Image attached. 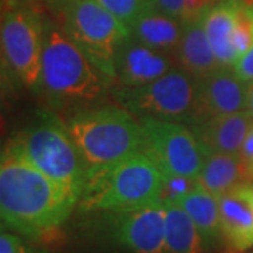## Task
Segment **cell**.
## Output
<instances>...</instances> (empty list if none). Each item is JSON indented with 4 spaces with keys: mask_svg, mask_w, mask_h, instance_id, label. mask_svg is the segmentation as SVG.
Returning <instances> with one entry per match:
<instances>
[{
    "mask_svg": "<svg viewBox=\"0 0 253 253\" xmlns=\"http://www.w3.org/2000/svg\"><path fill=\"white\" fill-rule=\"evenodd\" d=\"M79 200L7 145L0 161L1 222L27 236L51 232L68 219Z\"/></svg>",
    "mask_w": 253,
    "mask_h": 253,
    "instance_id": "6da1fadb",
    "label": "cell"
},
{
    "mask_svg": "<svg viewBox=\"0 0 253 253\" xmlns=\"http://www.w3.org/2000/svg\"><path fill=\"white\" fill-rule=\"evenodd\" d=\"M163 177L144 152L120 162L87 169L81 208L96 211H126L161 200Z\"/></svg>",
    "mask_w": 253,
    "mask_h": 253,
    "instance_id": "7a4b0ae2",
    "label": "cell"
},
{
    "mask_svg": "<svg viewBox=\"0 0 253 253\" xmlns=\"http://www.w3.org/2000/svg\"><path fill=\"white\" fill-rule=\"evenodd\" d=\"M109 84L106 76L66 34L61 23L45 18L41 86L56 103H89Z\"/></svg>",
    "mask_w": 253,
    "mask_h": 253,
    "instance_id": "3957f363",
    "label": "cell"
},
{
    "mask_svg": "<svg viewBox=\"0 0 253 253\" xmlns=\"http://www.w3.org/2000/svg\"><path fill=\"white\" fill-rule=\"evenodd\" d=\"M134 117L121 107H101L68 120L66 128L87 169L113 165L141 151L142 126Z\"/></svg>",
    "mask_w": 253,
    "mask_h": 253,
    "instance_id": "277c9868",
    "label": "cell"
},
{
    "mask_svg": "<svg viewBox=\"0 0 253 253\" xmlns=\"http://www.w3.org/2000/svg\"><path fill=\"white\" fill-rule=\"evenodd\" d=\"M10 145L49 179L81 200L87 168L66 124L49 113H41Z\"/></svg>",
    "mask_w": 253,
    "mask_h": 253,
    "instance_id": "5b68a950",
    "label": "cell"
},
{
    "mask_svg": "<svg viewBox=\"0 0 253 253\" xmlns=\"http://www.w3.org/2000/svg\"><path fill=\"white\" fill-rule=\"evenodd\" d=\"M61 26L109 82L116 79V55L128 28L96 0H61Z\"/></svg>",
    "mask_w": 253,
    "mask_h": 253,
    "instance_id": "8992f818",
    "label": "cell"
},
{
    "mask_svg": "<svg viewBox=\"0 0 253 253\" xmlns=\"http://www.w3.org/2000/svg\"><path fill=\"white\" fill-rule=\"evenodd\" d=\"M199 81L180 66L139 87H123L114 91L118 103L139 120L187 123L194 116Z\"/></svg>",
    "mask_w": 253,
    "mask_h": 253,
    "instance_id": "52a82bcc",
    "label": "cell"
},
{
    "mask_svg": "<svg viewBox=\"0 0 253 253\" xmlns=\"http://www.w3.org/2000/svg\"><path fill=\"white\" fill-rule=\"evenodd\" d=\"M139 123L141 152L151 158L163 177L180 176L196 180L204 161V149L190 126L155 118H144Z\"/></svg>",
    "mask_w": 253,
    "mask_h": 253,
    "instance_id": "ba28073f",
    "label": "cell"
},
{
    "mask_svg": "<svg viewBox=\"0 0 253 253\" xmlns=\"http://www.w3.org/2000/svg\"><path fill=\"white\" fill-rule=\"evenodd\" d=\"M45 18L36 10L16 7L1 18V51L13 73L30 89L41 86Z\"/></svg>",
    "mask_w": 253,
    "mask_h": 253,
    "instance_id": "9c48e42d",
    "label": "cell"
},
{
    "mask_svg": "<svg viewBox=\"0 0 253 253\" xmlns=\"http://www.w3.org/2000/svg\"><path fill=\"white\" fill-rule=\"evenodd\" d=\"M111 214L113 236L121 246L132 253H165L166 207L163 200Z\"/></svg>",
    "mask_w": 253,
    "mask_h": 253,
    "instance_id": "30bf717a",
    "label": "cell"
},
{
    "mask_svg": "<svg viewBox=\"0 0 253 253\" xmlns=\"http://www.w3.org/2000/svg\"><path fill=\"white\" fill-rule=\"evenodd\" d=\"M248 87L249 84L238 78L234 68H219L199 81L194 116L189 126L208 118L246 111Z\"/></svg>",
    "mask_w": 253,
    "mask_h": 253,
    "instance_id": "8fae6325",
    "label": "cell"
},
{
    "mask_svg": "<svg viewBox=\"0 0 253 253\" xmlns=\"http://www.w3.org/2000/svg\"><path fill=\"white\" fill-rule=\"evenodd\" d=\"M177 66L176 56L149 48L128 36L116 55V79L123 87H139Z\"/></svg>",
    "mask_w": 253,
    "mask_h": 253,
    "instance_id": "7c38bea8",
    "label": "cell"
},
{
    "mask_svg": "<svg viewBox=\"0 0 253 253\" xmlns=\"http://www.w3.org/2000/svg\"><path fill=\"white\" fill-rule=\"evenodd\" d=\"M253 126L248 111L208 118L190 126L206 152L241 154L245 139Z\"/></svg>",
    "mask_w": 253,
    "mask_h": 253,
    "instance_id": "4fadbf2b",
    "label": "cell"
},
{
    "mask_svg": "<svg viewBox=\"0 0 253 253\" xmlns=\"http://www.w3.org/2000/svg\"><path fill=\"white\" fill-rule=\"evenodd\" d=\"M241 0H221L214 3L203 16V26L208 42L221 68H234L238 55L234 44L238 11Z\"/></svg>",
    "mask_w": 253,
    "mask_h": 253,
    "instance_id": "5bb4252c",
    "label": "cell"
},
{
    "mask_svg": "<svg viewBox=\"0 0 253 253\" xmlns=\"http://www.w3.org/2000/svg\"><path fill=\"white\" fill-rule=\"evenodd\" d=\"M129 36L141 44L177 58L183 23L165 14L154 4L145 9L128 27Z\"/></svg>",
    "mask_w": 253,
    "mask_h": 253,
    "instance_id": "9a60e30c",
    "label": "cell"
},
{
    "mask_svg": "<svg viewBox=\"0 0 253 253\" xmlns=\"http://www.w3.org/2000/svg\"><path fill=\"white\" fill-rule=\"evenodd\" d=\"M248 181L252 180L241 154H219L204 151L203 166L196 179V184L199 187L215 197H221Z\"/></svg>",
    "mask_w": 253,
    "mask_h": 253,
    "instance_id": "2e32d148",
    "label": "cell"
},
{
    "mask_svg": "<svg viewBox=\"0 0 253 253\" xmlns=\"http://www.w3.org/2000/svg\"><path fill=\"white\" fill-rule=\"evenodd\" d=\"M177 62L181 69L197 81L206 79L221 68L208 42L203 18L183 23L181 40L177 48Z\"/></svg>",
    "mask_w": 253,
    "mask_h": 253,
    "instance_id": "e0dca14e",
    "label": "cell"
},
{
    "mask_svg": "<svg viewBox=\"0 0 253 253\" xmlns=\"http://www.w3.org/2000/svg\"><path fill=\"white\" fill-rule=\"evenodd\" d=\"M221 212V231L235 252L253 246V211L236 191L218 197Z\"/></svg>",
    "mask_w": 253,
    "mask_h": 253,
    "instance_id": "ac0fdd59",
    "label": "cell"
},
{
    "mask_svg": "<svg viewBox=\"0 0 253 253\" xmlns=\"http://www.w3.org/2000/svg\"><path fill=\"white\" fill-rule=\"evenodd\" d=\"M176 203L180 204L196 224L206 248L217 244L222 235L218 197L196 186Z\"/></svg>",
    "mask_w": 253,
    "mask_h": 253,
    "instance_id": "d6986e66",
    "label": "cell"
},
{
    "mask_svg": "<svg viewBox=\"0 0 253 253\" xmlns=\"http://www.w3.org/2000/svg\"><path fill=\"white\" fill-rule=\"evenodd\" d=\"M166 207L165 253H203L206 245L190 215L176 201L163 200Z\"/></svg>",
    "mask_w": 253,
    "mask_h": 253,
    "instance_id": "ffe728a7",
    "label": "cell"
},
{
    "mask_svg": "<svg viewBox=\"0 0 253 253\" xmlns=\"http://www.w3.org/2000/svg\"><path fill=\"white\" fill-rule=\"evenodd\" d=\"M214 3V0H152V4L156 9L179 20L180 23L203 18L204 13Z\"/></svg>",
    "mask_w": 253,
    "mask_h": 253,
    "instance_id": "44dd1931",
    "label": "cell"
},
{
    "mask_svg": "<svg viewBox=\"0 0 253 253\" xmlns=\"http://www.w3.org/2000/svg\"><path fill=\"white\" fill-rule=\"evenodd\" d=\"M106 10L117 17L126 28L135 18L152 4V0H96Z\"/></svg>",
    "mask_w": 253,
    "mask_h": 253,
    "instance_id": "7402d4cb",
    "label": "cell"
},
{
    "mask_svg": "<svg viewBox=\"0 0 253 253\" xmlns=\"http://www.w3.org/2000/svg\"><path fill=\"white\" fill-rule=\"evenodd\" d=\"M234 44L238 61L253 46V6L242 4L238 11Z\"/></svg>",
    "mask_w": 253,
    "mask_h": 253,
    "instance_id": "603a6c76",
    "label": "cell"
},
{
    "mask_svg": "<svg viewBox=\"0 0 253 253\" xmlns=\"http://www.w3.org/2000/svg\"><path fill=\"white\" fill-rule=\"evenodd\" d=\"M196 186H197L196 180H191V179H187V177L166 176V177H163L161 200L179 201L184 194H187L190 190H193Z\"/></svg>",
    "mask_w": 253,
    "mask_h": 253,
    "instance_id": "cb8c5ba5",
    "label": "cell"
},
{
    "mask_svg": "<svg viewBox=\"0 0 253 253\" xmlns=\"http://www.w3.org/2000/svg\"><path fill=\"white\" fill-rule=\"evenodd\" d=\"M0 253H46L44 251H38L31 246H28L21 238L9 234V232H1L0 235Z\"/></svg>",
    "mask_w": 253,
    "mask_h": 253,
    "instance_id": "d4e9b609",
    "label": "cell"
},
{
    "mask_svg": "<svg viewBox=\"0 0 253 253\" xmlns=\"http://www.w3.org/2000/svg\"><path fill=\"white\" fill-rule=\"evenodd\" d=\"M236 75L241 81L245 83H252L253 82V46L246 54L236 62L234 66Z\"/></svg>",
    "mask_w": 253,
    "mask_h": 253,
    "instance_id": "484cf974",
    "label": "cell"
},
{
    "mask_svg": "<svg viewBox=\"0 0 253 253\" xmlns=\"http://www.w3.org/2000/svg\"><path fill=\"white\" fill-rule=\"evenodd\" d=\"M241 156L244 159L246 170L249 173V177L253 181V126L248 136H246V139H245L242 151H241Z\"/></svg>",
    "mask_w": 253,
    "mask_h": 253,
    "instance_id": "4316f807",
    "label": "cell"
},
{
    "mask_svg": "<svg viewBox=\"0 0 253 253\" xmlns=\"http://www.w3.org/2000/svg\"><path fill=\"white\" fill-rule=\"evenodd\" d=\"M234 191H236V193L249 204V207L252 208L253 211V181L244 183L242 186H239V187L234 190Z\"/></svg>",
    "mask_w": 253,
    "mask_h": 253,
    "instance_id": "83f0119b",
    "label": "cell"
},
{
    "mask_svg": "<svg viewBox=\"0 0 253 253\" xmlns=\"http://www.w3.org/2000/svg\"><path fill=\"white\" fill-rule=\"evenodd\" d=\"M246 111L253 117V82L249 83L248 87V104H246Z\"/></svg>",
    "mask_w": 253,
    "mask_h": 253,
    "instance_id": "f1b7e54d",
    "label": "cell"
},
{
    "mask_svg": "<svg viewBox=\"0 0 253 253\" xmlns=\"http://www.w3.org/2000/svg\"><path fill=\"white\" fill-rule=\"evenodd\" d=\"M245 6H253V0H241Z\"/></svg>",
    "mask_w": 253,
    "mask_h": 253,
    "instance_id": "f546056e",
    "label": "cell"
},
{
    "mask_svg": "<svg viewBox=\"0 0 253 253\" xmlns=\"http://www.w3.org/2000/svg\"><path fill=\"white\" fill-rule=\"evenodd\" d=\"M241 253H253V246L252 248H249V249H246V251H244V252Z\"/></svg>",
    "mask_w": 253,
    "mask_h": 253,
    "instance_id": "4dcf8cb0",
    "label": "cell"
},
{
    "mask_svg": "<svg viewBox=\"0 0 253 253\" xmlns=\"http://www.w3.org/2000/svg\"><path fill=\"white\" fill-rule=\"evenodd\" d=\"M214 1H215V3H217V1H221V0H214Z\"/></svg>",
    "mask_w": 253,
    "mask_h": 253,
    "instance_id": "1f68e13d",
    "label": "cell"
}]
</instances>
